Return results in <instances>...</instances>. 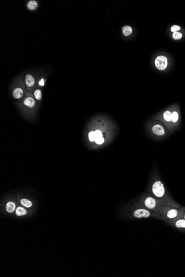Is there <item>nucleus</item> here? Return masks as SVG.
Returning a JSON list of instances; mask_svg holds the SVG:
<instances>
[{"instance_id":"1","label":"nucleus","mask_w":185,"mask_h":277,"mask_svg":"<svg viewBox=\"0 0 185 277\" xmlns=\"http://www.w3.org/2000/svg\"><path fill=\"white\" fill-rule=\"evenodd\" d=\"M152 193L154 195L159 198L163 197L165 194V189L164 185L161 181L158 180L153 184L152 187Z\"/></svg>"},{"instance_id":"2","label":"nucleus","mask_w":185,"mask_h":277,"mask_svg":"<svg viewBox=\"0 0 185 277\" xmlns=\"http://www.w3.org/2000/svg\"><path fill=\"white\" fill-rule=\"evenodd\" d=\"M155 66L159 70H164L166 69L169 64L168 59L166 56L160 55L157 56L154 61Z\"/></svg>"},{"instance_id":"3","label":"nucleus","mask_w":185,"mask_h":277,"mask_svg":"<svg viewBox=\"0 0 185 277\" xmlns=\"http://www.w3.org/2000/svg\"><path fill=\"white\" fill-rule=\"evenodd\" d=\"M172 109L171 108L168 109L162 112L161 114V118L162 121H164L165 124L172 128Z\"/></svg>"},{"instance_id":"4","label":"nucleus","mask_w":185,"mask_h":277,"mask_svg":"<svg viewBox=\"0 0 185 277\" xmlns=\"http://www.w3.org/2000/svg\"><path fill=\"white\" fill-rule=\"evenodd\" d=\"M180 110L177 106L172 107V127H175L180 122Z\"/></svg>"},{"instance_id":"5","label":"nucleus","mask_w":185,"mask_h":277,"mask_svg":"<svg viewBox=\"0 0 185 277\" xmlns=\"http://www.w3.org/2000/svg\"><path fill=\"white\" fill-rule=\"evenodd\" d=\"M152 132L154 134L158 136H163L166 134V130L161 124L156 123L152 127Z\"/></svg>"},{"instance_id":"6","label":"nucleus","mask_w":185,"mask_h":277,"mask_svg":"<svg viewBox=\"0 0 185 277\" xmlns=\"http://www.w3.org/2000/svg\"><path fill=\"white\" fill-rule=\"evenodd\" d=\"M150 212L144 209H140L135 210L134 213V216L136 218H147L150 216Z\"/></svg>"},{"instance_id":"7","label":"nucleus","mask_w":185,"mask_h":277,"mask_svg":"<svg viewBox=\"0 0 185 277\" xmlns=\"http://www.w3.org/2000/svg\"><path fill=\"white\" fill-rule=\"evenodd\" d=\"M145 205L146 207L150 209H153L156 206V201L155 199L151 197H148L145 200Z\"/></svg>"},{"instance_id":"8","label":"nucleus","mask_w":185,"mask_h":277,"mask_svg":"<svg viewBox=\"0 0 185 277\" xmlns=\"http://www.w3.org/2000/svg\"><path fill=\"white\" fill-rule=\"evenodd\" d=\"M23 94V90H22L21 88H16L13 92V97L17 99H19L22 97Z\"/></svg>"},{"instance_id":"9","label":"nucleus","mask_w":185,"mask_h":277,"mask_svg":"<svg viewBox=\"0 0 185 277\" xmlns=\"http://www.w3.org/2000/svg\"><path fill=\"white\" fill-rule=\"evenodd\" d=\"M35 79L30 74H27L26 76V84L28 86L31 87L35 84Z\"/></svg>"},{"instance_id":"10","label":"nucleus","mask_w":185,"mask_h":277,"mask_svg":"<svg viewBox=\"0 0 185 277\" xmlns=\"http://www.w3.org/2000/svg\"><path fill=\"white\" fill-rule=\"evenodd\" d=\"M122 34L126 37L130 36L133 33V29L129 25H125L122 27Z\"/></svg>"},{"instance_id":"11","label":"nucleus","mask_w":185,"mask_h":277,"mask_svg":"<svg viewBox=\"0 0 185 277\" xmlns=\"http://www.w3.org/2000/svg\"><path fill=\"white\" fill-rule=\"evenodd\" d=\"M24 104L29 107H33L35 105V101L32 97H27L24 100Z\"/></svg>"},{"instance_id":"12","label":"nucleus","mask_w":185,"mask_h":277,"mask_svg":"<svg viewBox=\"0 0 185 277\" xmlns=\"http://www.w3.org/2000/svg\"><path fill=\"white\" fill-rule=\"evenodd\" d=\"M15 208L16 205L13 202H8L6 206V209L8 213H12L15 210Z\"/></svg>"},{"instance_id":"13","label":"nucleus","mask_w":185,"mask_h":277,"mask_svg":"<svg viewBox=\"0 0 185 277\" xmlns=\"http://www.w3.org/2000/svg\"><path fill=\"white\" fill-rule=\"evenodd\" d=\"M177 215H178V211H177V210L172 209H171V210H170L169 211H168V213H167V216L170 219H173L177 216Z\"/></svg>"},{"instance_id":"14","label":"nucleus","mask_w":185,"mask_h":277,"mask_svg":"<svg viewBox=\"0 0 185 277\" xmlns=\"http://www.w3.org/2000/svg\"><path fill=\"white\" fill-rule=\"evenodd\" d=\"M37 6H38L37 2L36 1H33V0L29 1L27 4V7L28 8V9H29L30 10H35L36 8H37Z\"/></svg>"},{"instance_id":"15","label":"nucleus","mask_w":185,"mask_h":277,"mask_svg":"<svg viewBox=\"0 0 185 277\" xmlns=\"http://www.w3.org/2000/svg\"><path fill=\"white\" fill-rule=\"evenodd\" d=\"M16 213L17 216H23L26 214L27 211L24 208L18 207L16 209Z\"/></svg>"},{"instance_id":"16","label":"nucleus","mask_w":185,"mask_h":277,"mask_svg":"<svg viewBox=\"0 0 185 277\" xmlns=\"http://www.w3.org/2000/svg\"><path fill=\"white\" fill-rule=\"evenodd\" d=\"M21 203L22 205H23L24 206H25V207L28 208H29L32 206V202H30L29 200L27 199H22L21 201Z\"/></svg>"},{"instance_id":"17","label":"nucleus","mask_w":185,"mask_h":277,"mask_svg":"<svg viewBox=\"0 0 185 277\" xmlns=\"http://www.w3.org/2000/svg\"><path fill=\"white\" fill-rule=\"evenodd\" d=\"M172 37L173 39H175V40H179V39H181L183 37V35L181 32H176L172 33Z\"/></svg>"},{"instance_id":"18","label":"nucleus","mask_w":185,"mask_h":277,"mask_svg":"<svg viewBox=\"0 0 185 277\" xmlns=\"http://www.w3.org/2000/svg\"><path fill=\"white\" fill-rule=\"evenodd\" d=\"M175 225L177 228H185V220H179L176 222Z\"/></svg>"},{"instance_id":"19","label":"nucleus","mask_w":185,"mask_h":277,"mask_svg":"<svg viewBox=\"0 0 185 277\" xmlns=\"http://www.w3.org/2000/svg\"><path fill=\"white\" fill-rule=\"evenodd\" d=\"M94 134L95 141L97 140V139H99V138L103 137L102 132H101L99 129H97V130H96V131H94ZM95 141H94V142H95Z\"/></svg>"},{"instance_id":"20","label":"nucleus","mask_w":185,"mask_h":277,"mask_svg":"<svg viewBox=\"0 0 185 277\" xmlns=\"http://www.w3.org/2000/svg\"><path fill=\"white\" fill-rule=\"evenodd\" d=\"M35 98L37 100H41L42 98V92L40 90H36L34 92Z\"/></svg>"},{"instance_id":"21","label":"nucleus","mask_w":185,"mask_h":277,"mask_svg":"<svg viewBox=\"0 0 185 277\" xmlns=\"http://www.w3.org/2000/svg\"><path fill=\"white\" fill-rule=\"evenodd\" d=\"M181 29V27L180 26H179V25H173L172 26H171V27L170 30H171V32L174 33V32H178V30H180Z\"/></svg>"},{"instance_id":"22","label":"nucleus","mask_w":185,"mask_h":277,"mask_svg":"<svg viewBox=\"0 0 185 277\" xmlns=\"http://www.w3.org/2000/svg\"><path fill=\"white\" fill-rule=\"evenodd\" d=\"M88 137H89V141H91V142H94L95 139H94V131H91L89 132L88 134Z\"/></svg>"},{"instance_id":"23","label":"nucleus","mask_w":185,"mask_h":277,"mask_svg":"<svg viewBox=\"0 0 185 277\" xmlns=\"http://www.w3.org/2000/svg\"><path fill=\"white\" fill-rule=\"evenodd\" d=\"M95 142L96 143L97 145H102V144H103L104 142V138L103 137L99 138V139H97V140H95Z\"/></svg>"},{"instance_id":"24","label":"nucleus","mask_w":185,"mask_h":277,"mask_svg":"<svg viewBox=\"0 0 185 277\" xmlns=\"http://www.w3.org/2000/svg\"><path fill=\"white\" fill-rule=\"evenodd\" d=\"M39 84H40V85H41V86H43V85H44V81H43V79H42V80L40 81V83H39Z\"/></svg>"},{"instance_id":"25","label":"nucleus","mask_w":185,"mask_h":277,"mask_svg":"<svg viewBox=\"0 0 185 277\" xmlns=\"http://www.w3.org/2000/svg\"><path fill=\"white\" fill-rule=\"evenodd\" d=\"M184 219H185V215H184Z\"/></svg>"}]
</instances>
